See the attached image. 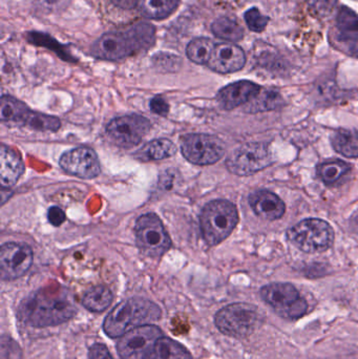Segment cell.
Returning a JSON list of instances; mask_svg holds the SVG:
<instances>
[{
    "label": "cell",
    "instance_id": "cell-1",
    "mask_svg": "<svg viewBox=\"0 0 358 359\" xmlns=\"http://www.w3.org/2000/svg\"><path fill=\"white\" fill-rule=\"evenodd\" d=\"M77 314V307L65 289H41L20 304L18 318L35 328L55 327L67 323Z\"/></svg>",
    "mask_w": 358,
    "mask_h": 359
},
{
    "label": "cell",
    "instance_id": "cell-2",
    "mask_svg": "<svg viewBox=\"0 0 358 359\" xmlns=\"http://www.w3.org/2000/svg\"><path fill=\"white\" fill-rule=\"evenodd\" d=\"M156 39V29L146 22L130 25L123 31L107 32L92 46L90 54L103 60L118 61L149 50Z\"/></svg>",
    "mask_w": 358,
    "mask_h": 359
},
{
    "label": "cell",
    "instance_id": "cell-3",
    "mask_svg": "<svg viewBox=\"0 0 358 359\" xmlns=\"http://www.w3.org/2000/svg\"><path fill=\"white\" fill-rule=\"evenodd\" d=\"M157 304L142 297H132L117 306L103 323V331L111 339L123 337L138 327L147 326L161 318Z\"/></svg>",
    "mask_w": 358,
    "mask_h": 359
},
{
    "label": "cell",
    "instance_id": "cell-4",
    "mask_svg": "<svg viewBox=\"0 0 358 359\" xmlns=\"http://www.w3.org/2000/svg\"><path fill=\"white\" fill-rule=\"evenodd\" d=\"M237 223V207L229 201H212L202 209L200 226L204 241L209 246H216L226 240Z\"/></svg>",
    "mask_w": 358,
    "mask_h": 359
},
{
    "label": "cell",
    "instance_id": "cell-5",
    "mask_svg": "<svg viewBox=\"0 0 358 359\" xmlns=\"http://www.w3.org/2000/svg\"><path fill=\"white\" fill-rule=\"evenodd\" d=\"M264 323V316L256 306L235 303L221 309L214 318V324L221 333L233 339H245Z\"/></svg>",
    "mask_w": 358,
    "mask_h": 359
},
{
    "label": "cell",
    "instance_id": "cell-6",
    "mask_svg": "<svg viewBox=\"0 0 358 359\" xmlns=\"http://www.w3.org/2000/svg\"><path fill=\"white\" fill-rule=\"evenodd\" d=\"M260 294L280 318L298 320L308 312V303L292 284L273 283L263 287Z\"/></svg>",
    "mask_w": 358,
    "mask_h": 359
},
{
    "label": "cell",
    "instance_id": "cell-7",
    "mask_svg": "<svg viewBox=\"0 0 358 359\" xmlns=\"http://www.w3.org/2000/svg\"><path fill=\"white\" fill-rule=\"evenodd\" d=\"M290 242L307 253L328 250L334 242L333 228L321 219H307L290 228L287 232Z\"/></svg>",
    "mask_w": 358,
    "mask_h": 359
},
{
    "label": "cell",
    "instance_id": "cell-8",
    "mask_svg": "<svg viewBox=\"0 0 358 359\" xmlns=\"http://www.w3.org/2000/svg\"><path fill=\"white\" fill-rule=\"evenodd\" d=\"M135 233L137 246L145 257L160 259L172 247L170 234L155 213L141 215L135 225Z\"/></svg>",
    "mask_w": 358,
    "mask_h": 359
},
{
    "label": "cell",
    "instance_id": "cell-9",
    "mask_svg": "<svg viewBox=\"0 0 358 359\" xmlns=\"http://www.w3.org/2000/svg\"><path fill=\"white\" fill-rule=\"evenodd\" d=\"M273 162V156L266 145L262 143H245L229 154L226 168L237 176L245 177L265 170Z\"/></svg>",
    "mask_w": 358,
    "mask_h": 359
},
{
    "label": "cell",
    "instance_id": "cell-10",
    "mask_svg": "<svg viewBox=\"0 0 358 359\" xmlns=\"http://www.w3.org/2000/svg\"><path fill=\"white\" fill-rule=\"evenodd\" d=\"M181 153L187 161L195 165H212L225 155V144L212 135H186L181 139Z\"/></svg>",
    "mask_w": 358,
    "mask_h": 359
},
{
    "label": "cell",
    "instance_id": "cell-11",
    "mask_svg": "<svg viewBox=\"0 0 358 359\" xmlns=\"http://www.w3.org/2000/svg\"><path fill=\"white\" fill-rule=\"evenodd\" d=\"M151 124L141 115L122 116L111 120L106 126V134L116 145L124 149L137 147L151 130Z\"/></svg>",
    "mask_w": 358,
    "mask_h": 359
},
{
    "label": "cell",
    "instance_id": "cell-12",
    "mask_svg": "<svg viewBox=\"0 0 358 359\" xmlns=\"http://www.w3.org/2000/svg\"><path fill=\"white\" fill-rule=\"evenodd\" d=\"M162 334L158 327L151 325L138 327L120 337L118 353L122 359H147Z\"/></svg>",
    "mask_w": 358,
    "mask_h": 359
},
{
    "label": "cell",
    "instance_id": "cell-13",
    "mask_svg": "<svg viewBox=\"0 0 358 359\" xmlns=\"http://www.w3.org/2000/svg\"><path fill=\"white\" fill-rule=\"evenodd\" d=\"M59 165L67 174L79 179H95L101 172L98 155L90 147H80L65 151L59 160Z\"/></svg>",
    "mask_w": 358,
    "mask_h": 359
},
{
    "label": "cell",
    "instance_id": "cell-14",
    "mask_svg": "<svg viewBox=\"0 0 358 359\" xmlns=\"http://www.w3.org/2000/svg\"><path fill=\"white\" fill-rule=\"evenodd\" d=\"M33 263L31 247L20 243H6L0 250L2 280H14L27 273Z\"/></svg>",
    "mask_w": 358,
    "mask_h": 359
},
{
    "label": "cell",
    "instance_id": "cell-15",
    "mask_svg": "<svg viewBox=\"0 0 358 359\" xmlns=\"http://www.w3.org/2000/svg\"><path fill=\"white\" fill-rule=\"evenodd\" d=\"M245 63L246 55L240 46L233 42H222L214 46L207 65L216 73L230 74L243 69Z\"/></svg>",
    "mask_w": 358,
    "mask_h": 359
},
{
    "label": "cell",
    "instance_id": "cell-16",
    "mask_svg": "<svg viewBox=\"0 0 358 359\" xmlns=\"http://www.w3.org/2000/svg\"><path fill=\"white\" fill-rule=\"evenodd\" d=\"M261 90L262 88L258 84L247 80H242L223 88L218 93L216 98L223 109L231 111L235 107L249 103L261 92Z\"/></svg>",
    "mask_w": 358,
    "mask_h": 359
},
{
    "label": "cell",
    "instance_id": "cell-17",
    "mask_svg": "<svg viewBox=\"0 0 358 359\" xmlns=\"http://www.w3.org/2000/svg\"><path fill=\"white\" fill-rule=\"evenodd\" d=\"M249 204L256 215L268 221L281 219L286 210L283 201L268 190H258L250 194Z\"/></svg>",
    "mask_w": 358,
    "mask_h": 359
},
{
    "label": "cell",
    "instance_id": "cell-18",
    "mask_svg": "<svg viewBox=\"0 0 358 359\" xmlns=\"http://www.w3.org/2000/svg\"><path fill=\"white\" fill-rule=\"evenodd\" d=\"M336 38L351 52L358 53V15L347 6L340 8L336 17Z\"/></svg>",
    "mask_w": 358,
    "mask_h": 359
},
{
    "label": "cell",
    "instance_id": "cell-19",
    "mask_svg": "<svg viewBox=\"0 0 358 359\" xmlns=\"http://www.w3.org/2000/svg\"><path fill=\"white\" fill-rule=\"evenodd\" d=\"M25 164L20 156L6 145L0 151V183L2 188H10L18 182L25 172Z\"/></svg>",
    "mask_w": 358,
    "mask_h": 359
},
{
    "label": "cell",
    "instance_id": "cell-20",
    "mask_svg": "<svg viewBox=\"0 0 358 359\" xmlns=\"http://www.w3.org/2000/svg\"><path fill=\"white\" fill-rule=\"evenodd\" d=\"M176 153L174 143L168 139L161 138L146 143L135 154V158L142 162L160 161L172 157Z\"/></svg>",
    "mask_w": 358,
    "mask_h": 359
},
{
    "label": "cell",
    "instance_id": "cell-21",
    "mask_svg": "<svg viewBox=\"0 0 358 359\" xmlns=\"http://www.w3.org/2000/svg\"><path fill=\"white\" fill-rule=\"evenodd\" d=\"M333 149L347 158L358 157V130L340 128L331 137Z\"/></svg>",
    "mask_w": 358,
    "mask_h": 359
},
{
    "label": "cell",
    "instance_id": "cell-22",
    "mask_svg": "<svg viewBox=\"0 0 358 359\" xmlns=\"http://www.w3.org/2000/svg\"><path fill=\"white\" fill-rule=\"evenodd\" d=\"M147 359H191L186 348L174 339L162 337Z\"/></svg>",
    "mask_w": 358,
    "mask_h": 359
},
{
    "label": "cell",
    "instance_id": "cell-23",
    "mask_svg": "<svg viewBox=\"0 0 358 359\" xmlns=\"http://www.w3.org/2000/svg\"><path fill=\"white\" fill-rule=\"evenodd\" d=\"M0 107V118L2 122H14L21 126L25 124V119L31 111L25 103L8 95L1 97Z\"/></svg>",
    "mask_w": 358,
    "mask_h": 359
},
{
    "label": "cell",
    "instance_id": "cell-24",
    "mask_svg": "<svg viewBox=\"0 0 358 359\" xmlns=\"http://www.w3.org/2000/svg\"><path fill=\"white\" fill-rule=\"evenodd\" d=\"M113 293L107 287L96 286L84 293L82 305L92 312H103L113 302Z\"/></svg>",
    "mask_w": 358,
    "mask_h": 359
},
{
    "label": "cell",
    "instance_id": "cell-25",
    "mask_svg": "<svg viewBox=\"0 0 358 359\" xmlns=\"http://www.w3.org/2000/svg\"><path fill=\"white\" fill-rule=\"evenodd\" d=\"M180 0H140L141 12L147 18L164 19L178 8Z\"/></svg>",
    "mask_w": 358,
    "mask_h": 359
},
{
    "label": "cell",
    "instance_id": "cell-26",
    "mask_svg": "<svg viewBox=\"0 0 358 359\" xmlns=\"http://www.w3.org/2000/svg\"><path fill=\"white\" fill-rule=\"evenodd\" d=\"M284 104L283 97L275 90H261V92L252 99L248 105L250 113L275 111Z\"/></svg>",
    "mask_w": 358,
    "mask_h": 359
},
{
    "label": "cell",
    "instance_id": "cell-27",
    "mask_svg": "<svg viewBox=\"0 0 358 359\" xmlns=\"http://www.w3.org/2000/svg\"><path fill=\"white\" fill-rule=\"evenodd\" d=\"M212 31L214 36L228 42L240 41L244 37V29L242 25L229 17H220L212 25Z\"/></svg>",
    "mask_w": 358,
    "mask_h": 359
},
{
    "label": "cell",
    "instance_id": "cell-28",
    "mask_svg": "<svg viewBox=\"0 0 358 359\" xmlns=\"http://www.w3.org/2000/svg\"><path fill=\"white\" fill-rule=\"evenodd\" d=\"M214 46L216 44L209 38H195L187 44V57L189 60L197 63V65H207L212 52H214Z\"/></svg>",
    "mask_w": 358,
    "mask_h": 359
},
{
    "label": "cell",
    "instance_id": "cell-29",
    "mask_svg": "<svg viewBox=\"0 0 358 359\" xmlns=\"http://www.w3.org/2000/svg\"><path fill=\"white\" fill-rule=\"evenodd\" d=\"M350 170L351 166L346 162L334 160L317 166V175L324 183L331 185L344 177Z\"/></svg>",
    "mask_w": 358,
    "mask_h": 359
},
{
    "label": "cell",
    "instance_id": "cell-30",
    "mask_svg": "<svg viewBox=\"0 0 358 359\" xmlns=\"http://www.w3.org/2000/svg\"><path fill=\"white\" fill-rule=\"evenodd\" d=\"M27 128L35 130H52L56 132L60 128L61 122L58 118L46 114L29 111V116L25 119V124Z\"/></svg>",
    "mask_w": 358,
    "mask_h": 359
},
{
    "label": "cell",
    "instance_id": "cell-31",
    "mask_svg": "<svg viewBox=\"0 0 358 359\" xmlns=\"http://www.w3.org/2000/svg\"><path fill=\"white\" fill-rule=\"evenodd\" d=\"M27 39L31 43L36 44V46H48L52 48L53 50H56L57 54L60 55L63 58L69 59L73 58L69 53H67L64 46L62 44L57 43L56 40L53 39L50 36L46 34H38L37 32H32L31 34L27 35Z\"/></svg>",
    "mask_w": 358,
    "mask_h": 359
},
{
    "label": "cell",
    "instance_id": "cell-32",
    "mask_svg": "<svg viewBox=\"0 0 358 359\" xmlns=\"http://www.w3.org/2000/svg\"><path fill=\"white\" fill-rule=\"evenodd\" d=\"M245 21L247 23L248 27L252 31L261 33L266 29L267 25L269 22V17L265 16L262 13L259 11V8H252L245 13Z\"/></svg>",
    "mask_w": 358,
    "mask_h": 359
},
{
    "label": "cell",
    "instance_id": "cell-33",
    "mask_svg": "<svg viewBox=\"0 0 358 359\" xmlns=\"http://www.w3.org/2000/svg\"><path fill=\"white\" fill-rule=\"evenodd\" d=\"M71 0H32L34 8L43 14H56L64 10Z\"/></svg>",
    "mask_w": 358,
    "mask_h": 359
},
{
    "label": "cell",
    "instance_id": "cell-34",
    "mask_svg": "<svg viewBox=\"0 0 358 359\" xmlns=\"http://www.w3.org/2000/svg\"><path fill=\"white\" fill-rule=\"evenodd\" d=\"M338 0H307L309 8L317 17L329 16L336 8Z\"/></svg>",
    "mask_w": 358,
    "mask_h": 359
},
{
    "label": "cell",
    "instance_id": "cell-35",
    "mask_svg": "<svg viewBox=\"0 0 358 359\" xmlns=\"http://www.w3.org/2000/svg\"><path fill=\"white\" fill-rule=\"evenodd\" d=\"M1 359H21L20 348L10 337H2Z\"/></svg>",
    "mask_w": 358,
    "mask_h": 359
},
{
    "label": "cell",
    "instance_id": "cell-36",
    "mask_svg": "<svg viewBox=\"0 0 358 359\" xmlns=\"http://www.w3.org/2000/svg\"><path fill=\"white\" fill-rule=\"evenodd\" d=\"M151 111H153L156 115L162 116V117H166L170 113V105L166 102L165 99L161 96L153 97L151 100Z\"/></svg>",
    "mask_w": 358,
    "mask_h": 359
},
{
    "label": "cell",
    "instance_id": "cell-37",
    "mask_svg": "<svg viewBox=\"0 0 358 359\" xmlns=\"http://www.w3.org/2000/svg\"><path fill=\"white\" fill-rule=\"evenodd\" d=\"M48 219L53 226L58 227V226L62 225L64 223L67 217H65L64 211L62 209L57 206H53L48 209Z\"/></svg>",
    "mask_w": 358,
    "mask_h": 359
},
{
    "label": "cell",
    "instance_id": "cell-38",
    "mask_svg": "<svg viewBox=\"0 0 358 359\" xmlns=\"http://www.w3.org/2000/svg\"><path fill=\"white\" fill-rule=\"evenodd\" d=\"M90 359H113L109 349L102 344H96L90 350Z\"/></svg>",
    "mask_w": 358,
    "mask_h": 359
},
{
    "label": "cell",
    "instance_id": "cell-39",
    "mask_svg": "<svg viewBox=\"0 0 358 359\" xmlns=\"http://www.w3.org/2000/svg\"><path fill=\"white\" fill-rule=\"evenodd\" d=\"M113 1H115L116 4H118V6L125 8H132V6L140 4V0H113Z\"/></svg>",
    "mask_w": 358,
    "mask_h": 359
},
{
    "label": "cell",
    "instance_id": "cell-40",
    "mask_svg": "<svg viewBox=\"0 0 358 359\" xmlns=\"http://www.w3.org/2000/svg\"><path fill=\"white\" fill-rule=\"evenodd\" d=\"M351 227L354 230L355 233L358 234V215H355L352 221H351Z\"/></svg>",
    "mask_w": 358,
    "mask_h": 359
}]
</instances>
